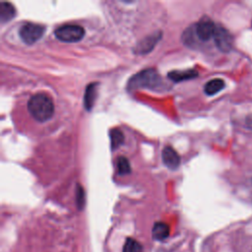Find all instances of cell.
I'll return each instance as SVG.
<instances>
[{"mask_svg": "<svg viewBox=\"0 0 252 252\" xmlns=\"http://www.w3.org/2000/svg\"><path fill=\"white\" fill-rule=\"evenodd\" d=\"M28 110L36 121H47L54 113L53 101L45 94H35L28 101Z\"/></svg>", "mask_w": 252, "mask_h": 252, "instance_id": "obj_1", "label": "cell"}, {"mask_svg": "<svg viewBox=\"0 0 252 252\" xmlns=\"http://www.w3.org/2000/svg\"><path fill=\"white\" fill-rule=\"evenodd\" d=\"M161 86V78L158 73L154 69H146L138 74L134 75L129 83V90L137 89H149V90H158Z\"/></svg>", "mask_w": 252, "mask_h": 252, "instance_id": "obj_2", "label": "cell"}, {"mask_svg": "<svg viewBox=\"0 0 252 252\" xmlns=\"http://www.w3.org/2000/svg\"><path fill=\"white\" fill-rule=\"evenodd\" d=\"M56 38L63 42H77L85 35V30L78 25H63L54 31Z\"/></svg>", "mask_w": 252, "mask_h": 252, "instance_id": "obj_3", "label": "cell"}, {"mask_svg": "<svg viewBox=\"0 0 252 252\" xmlns=\"http://www.w3.org/2000/svg\"><path fill=\"white\" fill-rule=\"evenodd\" d=\"M45 31V27L34 23L24 24L19 31L20 37L27 44H32L41 38Z\"/></svg>", "mask_w": 252, "mask_h": 252, "instance_id": "obj_4", "label": "cell"}, {"mask_svg": "<svg viewBox=\"0 0 252 252\" xmlns=\"http://www.w3.org/2000/svg\"><path fill=\"white\" fill-rule=\"evenodd\" d=\"M216 28L217 26L211 20L203 19L195 26L196 36L202 41H207L214 37Z\"/></svg>", "mask_w": 252, "mask_h": 252, "instance_id": "obj_5", "label": "cell"}, {"mask_svg": "<svg viewBox=\"0 0 252 252\" xmlns=\"http://www.w3.org/2000/svg\"><path fill=\"white\" fill-rule=\"evenodd\" d=\"M214 39L217 47L222 52H227L232 47V36L222 27L216 28Z\"/></svg>", "mask_w": 252, "mask_h": 252, "instance_id": "obj_6", "label": "cell"}, {"mask_svg": "<svg viewBox=\"0 0 252 252\" xmlns=\"http://www.w3.org/2000/svg\"><path fill=\"white\" fill-rule=\"evenodd\" d=\"M161 158L166 167L176 169L180 163V158L176 151L170 146H165L161 152Z\"/></svg>", "mask_w": 252, "mask_h": 252, "instance_id": "obj_7", "label": "cell"}, {"mask_svg": "<svg viewBox=\"0 0 252 252\" xmlns=\"http://www.w3.org/2000/svg\"><path fill=\"white\" fill-rule=\"evenodd\" d=\"M159 38H160L159 32H156L154 34H151V35L145 37L136 46V52L140 53V54H146V53L150 52L155 47V45L159 40Z\"/></svg>", "mask_w": 252, "mask_h": 252, "instance_id": "obj_8", "label": "cell"}, {"mask_svg": "<svg viewBox=\"0 0 252 252\" xmlns=\"http://www.w3.org/2000/svg\"><path fill=\"white\" fill-rule=\"evenodd\" d=\"M169 231L170 230H169V226L167 225V223L158 221L154 224L153 229H152V235L155 240L161 241L168 237Z\"/></svg>", "mask_w": 252, "mask_h": 252, "instance_id": "obj_9", "label": "cell"}, {"mask_svg": "<svg viewBox=\"0 0 252 252\" xmlns=\"http://www.w3.org/2000/svg\"><path fill=\"white\" fill-rule=\"evenodd\" d=\"M168 78L173 82H181L185 80H189L198 76V72L195 70H182V71H171L167 74Z\"/></svg>", "mask_w": 252, "mask_h": 252, "instance_id": "obj_10", "label": "cell"}, {"mask_svg": "<svg viewBox=\"0 0 252 252\" xmlns=\"http://www.w3.org/2000/svg\"><path fill=\"white\" fill-rule=\"evenodd\" d=\"M16 15V10L14 6L9 2H1L0 3V22L4 24L6 22L11 21Z\"/></svg>", "mask_w": 252, "mask_h": 252, "instance_id": "obj_11", "label": "cell"}, {"mask_svg": "<svg viewBox=\"0 0 252 252\" xmlns=\"http://www.w3.org/2000/svg\"><path fill=\"white\" fill-rule=\"evenodd\" d=\"M96 90H97V87H96V84L94 83L90 84L86 88L85 95H84V105L87 110H91L94 105V102L96 97Z\"/></svg>", "mask_w": 252, "mask_h": 252, "instance_id": "obj_12", "label": "cell"}, {"mask_svg": "<svg viewBox=\"0 0 252 252\" xmlns=\"http://www.w3.org/2000/svg\"><path fill=\"white\" fill-rule=\"evenodd\" d=\"M223 88H224L223 80H221V79H213L205 85L204 92L208 95H213V94H216L217 93L220 92Z\"/></svg>", "mask_w": 252, "mask_h": 252, "instance_id": "obj_13", "label": "cell"}, {"mask_svg": "<svg viewBox=\"0 0 252 252\" xmlns=\"http://www.w3.org/2000/svg\"><path fill=\"white\" fill-rule=\"evenodd\" d=\"M110 140H111V149L115 150L120 147L124 141V136L122 131L119 128H112L110 130Z\"/></svg>", "mask_w": 252, "mask_h": 252, "instance_id": "obj_14", "label": "cell"}, {"mask_svg": "<svg viewBox=\"0 0 252 252\" xmlns=\"http://www.w3.org/2000/svg\"><path fill=\"white\" fill-rule=\"evenodd\" d=\"M122 252H143V247L136 239L127 238L123 245Z\"/></svg>", "mask_w": 252, "mask_h": 252, "instance_id": "obj_15", "label": "cell"}, {"mask_svg": "<svg viewBox=\"0 0 252 252\" xmlns=\"http://www.w3.org/2000/svg\"><path fill=\"white\" fill-rule=\"evenodd\" d=\"M117 170L118 173L123 175V174H127L131 171V166H130V162L128 160L127 158L125 157H119L117 159Z\"/></svg>", "mask_w": 252, "mask_h": 252, "instance_id": "obj_16", "label": "cell"}, {"mask_svg": "<svg viewBox=\"0 0 252 252\" xmlns=\"http://www.w3.org/2000/svg\"><path fill=\"white\" fill-rule=\"evenodd\" d=\"M76 204L80 210L85 205V192L83 187L79 184H77V189H76Z\"/></svg>", "mask_w": 252, "mask_h": 252, "instance_id": "obj_17", "label": "cell"}, {"mask_svg": "<svg viewBox=\"0 0 252 252\" xmlns=\"http://www.w3.org/2000/svg\"><path fill=\"white\" fill-rule=\"evenodd\" d=\"M245 122H246V126H247L249 129L252 130V114H250V115H248V116L246 117Z\"/></svg>", "mask_w": 252, "mask_h": 252, "instance_id": "obj_18", "label": "cell"}]
</instances>
